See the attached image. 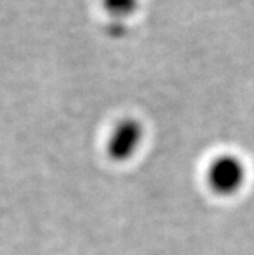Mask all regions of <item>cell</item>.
<instances>
[{
  "label": "cell",
  "mask_w": 254,
  "mask_h": 255,
  "mask_svg": "<svg viewBox=\"0 0 254 255\" xmlns=\"http://www.w3.org/2000/svg\"><path fill=\"white\" fill-rule=\"evenodd\" d=\"M248 171L238 155L223 153L213 158L205 172L206 184L219 197H232L242 192Z\"/></svg>",
  "instance_id": "cell-1"
},
{
  "label": "cell",
  "mask_w": 254,
  "mask_h": 255,
  "mask_svg": "<svg viewBox=\"0 0 254 255\" xmlns=\"http://www.w3.org/2000/svg\"><path fill=\"white\" fill-rule=\"evenodd\" d=\"M147 131L143 122L135 117H125L110 128L106 136L105 152L116 163L134 159L144 145Z\"/></svg>",
  "instance_id": "cell-2"
},
{
  "label": "cell",
  "mask_w": 254,
  "mask_h": 255,
  "mask_svg": "<svg viewBox=\"0 0 254 255\" xmlns=\"http://www.w3.org/2000/svg\"><path fill=\"white\" fill-rule=\"evenodd\" d=\"M103 5L105 10L117 21L131 16L138 8V0H104Z\"/></svg>",
  "instance_id": "cell-3"
}]
</instances>
